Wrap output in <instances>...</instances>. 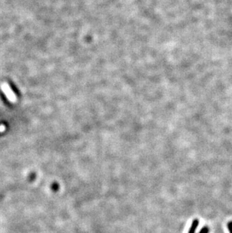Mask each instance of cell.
I'll return each mask as SVG.
<instances>
[{
  "mask_svg": "<svg viewBox=\"0 0 232 233\" xmlns=\"http://www.w3.org/2000/svg\"><path fill=\"white\" fill-rule=\"evenodd\" d=\"M1 89L3 91V93L5 94V95L6 96L8 99L10 100L11 103H14L17 100V97L15 95L14 93L13 92L12 89L11 88V87L8 85L7 83H2L1 85Z\"/></svg>",
  "mask_w": 232,
  "mask_h": 233,
  "instance_id": "obj_1",
  "label": "cell"
},
{
  "mask_svg": "<svg viewBox=\"0 0 232 233\" xmlns=\"http://www.w3.org/2000/svg\"><path fill=\"white\" fill-rule=\"evenodd\" d=\"M198 224H199V220L198 219H195V220H193L192 222V226H191L190 229H189L188 233H195V231H196L197 227H198Z\"/></svg>",
  "mask_w": 232,
  "mask_h": 233,
  "instance_id": "obj_2",
  "label": "cell"
},
{
  "mask_svg": "<svg viewBox=\"0 0 232 233\" xmlns=\"http://www.w3.org/2000/svg\"><path fill=\"white\" fill-rule=\"evenodd\" d=\"M208 232H209V228L207 227V226H204L199 233H208Z\"/></svg>",
  "mask_w": 232,
  "mask_h": 233,
  "instance_id": "obj_3",
  "label": "cell"
},
{
  "mask_svg": "<svg viewBox=\"0 0 232 233\" xmlns=\"http://www.w3.org/2000/svg\"><path fill=\"white\" fill-rule=\"evenodd\" d=\"M52 188H53V189L55 190V191H56V190H57L58 188H59V187H58V184L57 183H54V184H53V187H52Z\"/></svg>",
  "mask_w": 232,
  "mask_h": 233,
  "instance_id": "obj_4",
  "label": "cell"
},
{
  "mask_svg": "<svg viewBox=\"0 0 232 233\" xmlns=\"http://www.w3.org/2000/svg\"><path fill=\"white\" fill-rule=\"evenodd\" d=\"M228 224L230 225V226H232V222H229V223H228Z\"/></svg>",
  "mask_w": 232,
  "mask_h": 233,
  "instance_id": "obj_5",
  "label": "cell"
}]
</instances>
